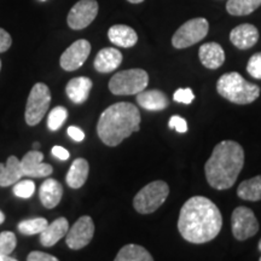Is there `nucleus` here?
<instances>
[{
  "label": "nucleus",
  "mask_w": 261,
  "mask_h": 261,
  "mask_svg": "<svg viewBox=\"0 0 261 261\" xmlns=\"http://www.w3.org/2000/svg\"><path fill=\"white\" fill-rule=\"evenodd\" d=\"M223 227L219 208L210 198L194 196L182 204L178 220L181 237L194 244H203L214 240Z\"/></svg>",
  "instance_id": "obj_1"
},
{
  "label": "nucleus",
  "mask_w": 261,
  "mask_h": 261,
  "mask_svg": "<svg viewBox=\"0 0 261 261\" xmlns=\"http://www.w3.org/2000/svg\"><path fill=\"white\" fill-rule=\"evenodd\" d=\"M244 165V150L233 140H223L215 145L204 165L208 184L217 190L232 188Z\"/></svg>",
  "instance_id": "obj_2"
},
{
  "label": "nucleus",
  "mask_w": 261,
  "mask_h": 261,
  "mask_svg": "<svg viewBox=\"0 0 261 261\" xmlns=\"http://www.w3.org/2000/svg\"><path fill=\"white\" fill-rule=\"evenodd\" d=\"M140 128V113L135 104L115 103L102 113L97 123L99 139L108 146H117Z\"/></svg>",
  "instance_id": "obj_3"
},
{
  "label": "nucleus",
  "mask_w": 261,
  "mask_h": 261,
  "mask_svg": "<svg viewBox=\"0 0 261 261\" xmlns=\"http://www.w3.org/2000/svg\"><path fill=\"white\" fill-rule=\"evenodd\" d=\"M217 91L221 97L234 104H250L260 96V87L247 81L237 71L221 75L217 83Z\"/></svg>",
  "instance_id": "obj_4"
},
{
  "label": "nucleus",
  "mask_w": 261,
  "mask_h": 261,
  "mask_svg": "<svg viewBox=\"0 0 261 261\" xmlns=\"http://www.w3.org/2000/svg\"><path fill=\"white\" fill-rule=\"evenodd\" d=\"M149 75L143 69H128L116 73L109 81V90L116 96H130L146 89Z\"/></svg>",
  "instance_id": "obj_5"
},
{
  "label": "nucleus",
  "mask_w": 261,
  "mask_h": 261,
  "mask_svg": "<svg viewBox=\"0 0 261 261\" xmlns=\"http://www.w3.org/2000/svg\"><path fill=\"white\" fill-rule=\"evenodd\" d=\"M169 194L167 182L156 180L145 185L133 198V207L140 214H150L165 203Z\"/></svg>",
  "instance_id": "obj_6"
},
{
  "label": "nucleus",
  "mask_w": 261,
  "mask_h": 261,
  "mask_svg": "<svg viewBox=\"0 0 261 261\" xmlns=\"http://www.w3.org/2000/svg\"><path fill=\"white\" fill-rule=\"evenodd\" d=\"M51 103V92L47 85L38 83L33 86L25 106V122L29 126H35L41 121L47 113Z\"/></svg>",
  "instance_id": "obj_7"
},
{
  "label": "nucleus",
  "mask_w": 261,
  "mask_h": 261,
  "mask_svg": "<svg viewBox=\"0 0 261 261\" xmlns=\"http://www.w3.org/2000/svg\"><path fill=\"white\" fill-rule=\"evenodd\" d=\"M210 31V23L203 17L189 19L173 34L172 45L175 48H187L203 40Z\"/></svg>",
  "instance_id": "obj_8"
},
{
  "label": "nucleus",
  "mask_w": 261,
  "mask_h": 261,
  "mask_svg": "<svg viewBox=\"0 0 261 261\" xmlns=\"http://www.w3.org/2000/svg\"><path fill=\"white\" fill-rule=\"evenodd\" d=\"M231 228L236 240L246 241L257 233L259 223L252 210L241 205V207H237L231 215Z\"/></svg>",
  "instance_id": "obj_9"
},
{
  "label": "nucleus",
  "mask_w": 261,
  "mask_h": 261,
  "mask_svg": "<svg viewBox=\"0 0 261 261\" xmlns=\"http://www.w3.org/2000/svg\"><path fill=\"white\" fill-rule=\"evenodd\" d=\"M94 234V224L92 218L84 215L75 221V224L65 234V243L70 249H83L90 244Z\"/></svg>",
  "instance_id": "obj_10"
},
{
  "label": "nucleus",
  "mask_w": 261,
  "mask_h": 261,
  "mask_svg": "<svg viewBox=\"0 0 261 261\" xmlns=\"http://www.w3.org/2000/svg\"><path fill=\"white\" fill-rule=\"evenodd\" d=\"M97 0H80L68 14V25L74 31H81L92 23L98 15Z\"/></svg>",
  "instance_id": "obj_11"
},
{
  "label": "nucleus",
  "mask_w": 261,
  "mask_h": 261,
  "mask_svg": "<svg viewBox=\"0 0 261 261\" xmlns=\"http://www.w3.org/2000/svg\"><path fill=\"white\" fill-rule=\"evenodd\" d=\"M91 54V44L85 39L74 41L65 50L60 58L62 69L65 71H74L83 67Z\"/></svg>",
  "instance_id": "obj_12"
},
{
  "label": "nucleus",
  "mask_w": 261,
  "mask_h": 261,
  "mask_svg": "<svg viewBox=\"0 0 261 261\" xmlns=\"http://www.w3.org/2000/svg\"><path fill=\"white\" fill-rule=\"evenodd\" d=\"M44 154L38 150L27 152L21 160V168L23 177L29 178H46L50 177L54 172L51 165L42 162Z\"/></svg>",
  "instance_id": "obj_13"
},
{
  "label": "nucleus",
  "mask_w": 261,
  "mask_h": 261,
  "mask_svg": "<svg viewBox=\"0 0 261 261\" xmlns=\"http://www.w3.org/2000/svg\"><path fill=\"white\" fill-rule=\"evenodd\" d=\"M259 40V31L255 25L243 23L234 27L230 33V41L240 50L253 47Z\"/></svg>",
  "instance_id": "obj_14"
},
{
  "label": "nucleus",
  "mask_w": 261,
  "mask_h": 261,
  "mask_svg": "<svg viewBox=\"0 0 261 261\" xmlns=\"http://www.w3.org/2000/svg\"><path fill=\"white\" fill-rule=\"evenodd\" d=\"M122 63V54L115 47L102 48L94 58L93 65L98 73H112Z\"/></svg>",
  "instance_id": "obj_15"
},
{
  "label": "nucleus",
  "mask_w": 261,
  "mask_h": 261,
  "mask_svg": "<svg viewBox=\"0 0 261 261\" xmlns=\"http://www.w3.org/2000/svg\"><path fill=\"white\" fill-rule=\"evenodd\" d=\"M201 63L208 69H218L225 62V51L218 42H207L198 50Z\"/></svg>",
  "instance_id": "obj_16"
},
{
  "label": "nucleus",
  "mask_w": 261,
  "mask_h": 261,
  "mask_svg": "<svg viewBox=\"0 0 261 261\" xmlns=\"http://www.w3.org/2000/svg\"><path fill=\"white\" fill-rule=\"evenodd\" d=\"M63 196V187L56 179H46L39 189V197L42 205L47 210L57 207Z\"/></svg>",
  "instance_id": "obj_17"
},
{
  "label": "nucleus",
  "mask_w": 261,
  "mask_h": 261,
  "mask_svg": "<svg viewBox=\"0 0 261 261\" xmlns=\"http://www.w3.org/2000/svg\"><path fill=\"white\" fill-rule=\"evenodd\" d=\"M92 80L86 76H79L71 79L65 86V92L71 102L75 104H83L89 99Z\"/></svg>",
  "instance_id": "obj_18"
},
{
  "label": "nucleus",
  "mask_w": 261,
  "mask_h": 261,
  "mask_svg": "<svg viewBox=\"0 0 261 261\" xmlns=\"http://www.w3.org/2000/svg\"><path fill=\"white\" fill-rule=\"evenodd\" d=\"M137 102L149 112H161L169 106L167 96L160 90H148L137 93Z\"/></svg>",
  "instance_id": "obj_19"
},
{
  "label": "nucleus",
  "mask_w": 261,
  "mask_h": 261,
  "mask_svg": "<svg viewBox=\"0 0 261 261\" xmlns=\"http://www.w3.org/2000/svg\"><path fill=\"white\" fill-rule=\"evenodd\" d=\"M69 230V223L64 217H61L48 224L45 230L40 233V243L44 247H54L58 241L65 237Z\"/></svg>",
  "instance_id": "obj_20"
},
{
  "label": "nucleus",
  "mask_w": 261,
  "mask_h": 261,
  "mask_svg": "<svg viewBox=\"0 0 261 261\" xmlns=\"http://www.w3.org/2000/svg\"><path fill=\"white\" fill-rule=\"evenodd\" d=\"M108 38L114 45L120 47H132L138 41V34L133 28L126 24H115L108 31Z\"/></svg>",
  "instance_id": "obj_21"
},
{
  "label": "nucleus",
  "mask_w": 261,
  "mask_h": 261,
  "mask_svg": "<svg viewBox=\"0 0 261 261\" xmlns=\"http://www.w3.org/2000/svg\"><path fill=\"white\" fill-rule=\"evenodd\" d=\"M22 177H23V173H22L21 162L16 156H9L6 165L0 163V187L2 188L15 185Z\"/></svg>",
  "instance_id": "obj_22"
},
{
  "label": "nucleus",
  "mask_w": 261,
  "mask_h": 261,
  "mask_svg": "<svg viewBox=\"0 0 261 261\" xmlns=\"http://www.w3.org/2000/svg\"><path fill=\"white\" fill-rule=\"evenodd\" d=\"M89 172L90 166L87 160L81 158L74 160L67 173V178H65L68 187L71 189H80L86 182Z\"/></svg>",
  "instance_id": "obj_23"
},
{
  "label": "nucleus",
  "mask_w": 261,
  "mask_h": 261,
  "mask_svg": "<svg viewBox=\"0 0 261 261\" xmlns=\"http://www.w3.org/2000/svg\"><path fill=\"white\" fill-rule=\"evenodd\" d=\"M151 256L144 247L138 244H126L115 256V261H152Z\"/></svg>",
  "instance_id": "obj_24"
},
{
  "label": "nucleus",
  "mask_w": 261,
  "mask_h": 261,
  "mask_svg": "<svg viewBox=\"0 0 261 261\" xmlns=\"http://www.w3.org/2000/svg\"><path fill=\"white\" fill-rule=\"evenodd\" d=\"M238 197L246 201H260L261 200V175H256L252 179H248L240 184L237 189Z\"/></svg>",
  "instance_id": "obj_25"
},
{
  "label": "nucleus",
  "mask_w": 261,
  "mask_h": 261,
  "mask_svg": "<svg viewBox=\"0 0 261 261\" xmlns=\"http://www.w3.org/2000/svg\"><path fill=\"white\" fill-rule=\"evenodd\" d=\"M261 6V0H227L226 10L232 16H247Z\"/></svg>",
  "instance_id": "obj_26"
},
{
  "label": "nucleus",
  "mask_w": 261,
  "mask_h": 261,
  "mask_svg": "<svg viewBox=\"0 0 261 261\" xmlns=\"http://www.w3.org/2000/svg\"><path fill=\"white\" fill-rule=\"evenodd\" d=\"M48 225L45 218H33V219L22 220L17 225L18 231L24 236H32V234H40Z\"/></svg>",
  "instance_id": "obj_27"
},
{
  "label": "nucleus",
  "mask_w": 261,
  "mask_h": 261,
  "mask_svg": "<svg viewBox=\"0 0 261 261\" xmlns=\"http://www.w3.org/2000/svg\"><path fill=\"white\" fill-rule=\"evenodd\" d=\"M68 117V110L64 107H56L51 110L47 117V127L51 130L60 129Z\"/></svg>",
  "instance_id": "obj_28"
},
{
  "label": "nucleus",
  "mask_w": 261,
  "mask_h": 261,
  "mask_svg": "<svg viewBox=\"0 0 261 261\" xmlns=\"http://www.w3.org/2000/svg\"><path fill=\"white\" fill-rule=\"evenodd\" d=\"M17 246V237L11 231H3L0 233V255H10Z\"/></svg>",
  "instance_id": "obj_29"
},
{
  "label": "nucleus",
  "mask_w": 261,
  "mask_h": 261,
  "mask_svg": "<svg viewBox=\"0 0 261 261\" xmlns=\"http://www.w3.org/2000/svg\"><path fill=\"white\" fill-rule=\"evenodd\" d=\"M35 191V184L33 180H18L14 187V194L19 198L32 197Z\"/></svg>",
  "instance_id": "obj_30"
},
{
  "label": "nucleus",
  "mask_w": 261,
  "mask_h": 261,
  "mask_svg": "<svg viewBox=\"0 0 261 261\" xmlns=\"http://www.w3.org/2000/svg\"><path fill=\"white\" fill-rule=\"evenodd\" d=\"M247 71L254 79L261 80V52L254 54L247 63Z\"/></svg>",
  "instance_id": "obj_31"
},
{
  "label": "nucleus",
  "mask_w": 261,
  "mask_h": 261,
  "mask_svg": "<svg viewBox=\"0 0 261 261\" xmlns=\"http://www.w3.org/2000/svg\"><path fill=\"white\" fill-rule=\"evenodd\" d=\"M173 99L178 103L191 104L192 100L195 99V94L191 89H178L173 94Z\"/></svg>",
  "instance_id": "obj_32"
},
{
  "label": "nucleus",
  "mask_w": 261,
  "mask_h": 261,
  "mask_svg": "<svg viewBox=\"0 0 261 261\" xmlns=\"http://www.w3.org/2000/svg\"><path fill=\"white\" fill-rule=\"evenodd\" d=\"M168 127H169V128L175 129L179 133L188 132V122H187V120L182 119V117L178 116V115L172 116L171 119H169Z\"/></svg>",
  "instance_id": "obj_33"
},
{
  "label": "nucleus",
  "mask_w": 261,
  "mask_h": 261,
  "mask_svg": "<svg viewBox=\"0 0 261 261\" xmlns=\"http://www.w3.org/2000/svg\"><path fill=\"white\" fill-rule=\"evenodd\" d=\"M12 45V38L5 29L0 28V54L6 52L11 47Z\"/></svg>",
  "instance_id": "obj_34"
},
{
  "label": "nucleus",
  "mask_w": 261,
  "mask_h": 261,
  "mask_svg": "<svg viewBox=\"0 0 261 261\" xmlns=\"http://www.w3.org/2000/svg\"><path fill=\"white\" fill-rule=\"evenodd\" d=\"M28 261H57L56 256L44 252H32L27 256Z\"/></svg>",
  "instance_id": "obj_35"
},
{
  "label": "nucleus",
  "mask_w": 261,
  "mask_h": 261,
  "mask_svg": "<svg viewBox=\"0 0 261 261\" xmlns=\"http://www.w3.org/2000/svg\"><path fill=\"white\" fill-rule=\"evenodd\" d=\"M67 130H68V136H69L73 140H75V142H83V140L85 139L84 130L80 129L79 127L70 126V127H68Z\"/></svg>",
  "instance_id": "obj_36"
},
{
  "label": "nucleus",
  "mask_w": 261,
  "mask_h": 261,
  "mask_svg": "<svg viewBox=\"0 0 261 261\" xmlns=\"http://www.w3.org/2000/svg\"><path fill=\"white\" fill-rule=\"evenodd\" d=\"M51 151H52V155H54L55 158H57L58 160H61V161H65V160L69 159L70 156L69 151H68L67 149H64L63 146H58V145L54 146Z\"/></svg>",
  "instance_id": "obj_37"
},
{
  "label": "nucleus",
  "mask_w": 261,
  "mask_h": 261,
  "mask_svg": "<svg viewBox=\"0 0 261 261\" xmlns=\"http://www.w3.org/2000/svg\"><path fill=\"white\" fill-rule=\"evenodd\" d=\"M0 261H16V259L9 255H0Z\"/></svg>",
  "instance_id": "obj_38"
},
{
  "label": "nucleus",
  "mask_w": 261,
  "mask_h": 261,
  "mask_svg": "<svg viewBox=\"0 0 261 261\" xmlns=\"http://www.w3.org/2000/svg\"><path fill=\"white\" fill-rule=\"evenodd\" d=\"M127 2L130 3V4H140V3H143L144 0H127Z\"/></svg>",
  "instance_id": "obj_39"
},
{
  "label": "nucleus",
  "mask_w": 261,
  "mask_h": 261,
  "mask_svg": "<svg viewBox=\"0 0 261 261\" xmlns=\"http://www.w3.org/2000/svg\"><path fill=\"white\" fill-rule=\"evenodd\" d=\"M4 221H5V215L2 211H0V225L4 223Z\"/></svg>",
  "instance_id": "obj_40"
},
{
  "label": "nucleus",
  "mask_w": 261,
  "mask_h": 261,
  "mask_svg": "<svg viewBox=\"0 0 261 261\" xmlns=\"http://www.w3.org/2000/svg\"><path fill=\"white\" fill-rule=\"evenodd\" d=\"M33 148H34V150H38L40 148V144H39V143H34V144H33Z\"/></svg>",
  "instance_id": "obj_41"
},
{
  "label": "nucleus",
  "mask_w": 261,
  "mask_h": 261,
  "mask_svg": "<svg viewBox=\"0 0 261 261\" xmlns=\"http://www.w3.org/2000/svg\"><path fill=\"white\" fill-rule=\"evenodd\" d=\"M257 248H259V250H260V252H261V240H260L259 244H257Z\"/></svg>",
  "instance_id": "obj_42"
},
{
  "label": "nucleus",
  "mask_w": 261,
  "mask_h": 261,
  "mask_svg": "<svg viewBox=\"0 0 261 261\" xmlns=\"http://www.w3.org/2000/svg\"><path fill=\"white\" fill-rule=\"evenodd\" d=\"M0 70H2V61H0Z\"/></svg>",
  "instance_id": "obj_43"
},
{
  "label": "nucleus",
  "mask_w": 261,
  "mask_h": 261,
  "mask_svg": "<svg viewBox=\"0 0 261 261\" xmlns=\"http://www.w3.org/2000/svg\"><path fill=\"white\" fill-rule=\"evenodd\" d=\"M41 2H45V0H41Z\"/></svg>",
  "instance_id": "obj_44"
},
{
  "label": "nucleus",
  "mask_w": 261,
  "mask_h": 261,
  "mask_svg": "<svg viewBox=\"0 0 261 261\" xmlns=\"http://www.w3.org/2000/svg\"><path fill=\"white\" fill-rule=\"evenodd\" d=\"M260 261H261V256H260Z\"/></svg>",
  "instance_id": "obj_45"
}]
</instances>
